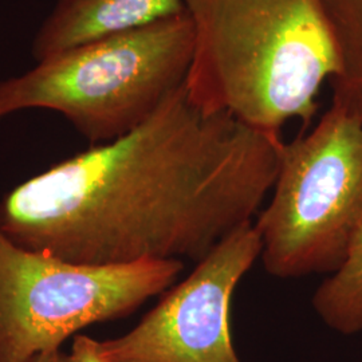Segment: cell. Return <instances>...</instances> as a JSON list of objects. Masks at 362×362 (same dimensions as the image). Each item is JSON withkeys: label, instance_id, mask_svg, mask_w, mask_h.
Returning a JSON list of instances; mask_svg holds the SVG:
<instances>
[{"label": "cell", "instance_id": "cell-7", "mask_svg": "<svg viewBox=\"0 0 362 362\" xmlns=\"http://www.w3.org/2000/svg\"><path fill=\"white\" fill-rule=\"evenodd\" d=\"M185 10V0H55L31 43L40 62L90 40L116 35Z\"/></svg>", "mask_w": 362, "mask_h": 362}, {"label": "cell", "instance_id": "cell-2", "mask_svg": "<svg viewBox=\"0 0 362 362\" xmlns=\"http://www.w3.org/2000/svg\"><path fill=\"white\" fill-rule=\"evenodd\" d=\"M185 10L194 52L184 88L197 107L281 137L290 119L310 125L339 70L318 0H185Z\"/></svg>", "mask_w": 362, "mask_h": 362}, {"label": "cell", "instance_id": "cell-10", "mask_svg": "<svg viewBox=\"0 0 362 362\" xmlns=\"http://www.w3.org/2000/svg\"><path fill=\"white\" fill-rule=\"evenodd\" d=\"M97 344L98 341L90 337L82 334L74 337L71 351L69 354V362H106L101 357Z\"/></svg>", "mask_w": 362, "mask_h": 362}, {"label": "cell", "instance_id": "cell-5", "mask_svg": "<svg viewBox=\"0 0 362 362\" xmlns=\"http://www.w3.org/2000/svg\"><path fill=\"white\" fill-rule=\"evenodd\" d=\"M182 269L181 260L74 263L0 231V362H28L88 326L129 315L175 285Z\"/></svg>", "mask_w": 362, "mask_h": 362}, {"label": "cell", "instance_id": "cell-11", "mask_svg": "<svg viewBox=\"0 0 362 362\" xmlns=\"http://www.w3.org/2000/svg\"><path fill=\"white\" fill-rule=\"evenodd\" d=\"M28 362H69V354L62 353L59 349L47 350L39 353Z\"/></svg>", "mask_w": 362, "mask_h": 362}, {"label": "cell", "instance_id": "cell-6", "mask_svg": "<svg viewBox=\"0 0 362 362\" xmlns=\"http://www.w3.org/2000/svg\"><path fill=\"white\" fill-rule=\"evenodd\" d=\"M262 254L254 221L227 235L124 336L98 341L106 362H242L231 337V305Z\"/></svg>", "mask_w": 362, "mask_h": 362}, {"label": "cell", "instance_id": "cell-8", "mask_svg": "<svg viewBox=\"0 0 362 362\" xmlns=\"http://www.w3.org/2000/svg\"><path fill=\"white\" fill-rule=\"evenodd\" d=\"M336 43L339 70L332 104L362 121V0H318Z\"/></svg>", "mask_w": 362, "mask_h": 362}, {"label": "cell", "instance_id": "cell-3", "mask_svg": "<svg viewBox=\"0 0 362 362\" xmlns=\"http://www.w3.org/2000/svg\"><path fill=\"white\" fill-rule=\"evenodd\" d=\"M194 52L187 10L148 26L90 40L0 81V119L57 112L91 145L141 125L185 83Z\"/></svg>", "mask_w": 362, "mask_h": 362}, {"label": "cell", "instance_id": "cell-9", "mask_svg": "<svg viewBox=\"0 0 362 362\" xmlns=\"http://www.w3.org/2000/svg\"><path fill=\"white\" fill-rule=\"evenodd\" d=\"M311 305L332 330L345 336L362 333V235L345 263L317 287Z\"/></svg>", "mask_w": 362, "mask_h": 362}, {"label": "cell", "instance_id": "cell-1", "mask_svg": "<svg viewBox=\"0 0 362 362\" xmlns=\"http://www.w3.org/2000/svg\"><path fill=\"white\" fill-rule=\"evenodd\" d=\"M282 144L202 110L182 85L129 133L13 188L0 202V231L74 263H196L255 220Z\"/></svg>", "mask_w": 362, "mask_h": 362}, {"label": "cell", "instance_id": "cell-4", "mask_svg": "<svg viewBox=\"0 0 362 362\" xmlns=\"http://www.w3.org/2000/svg\"><path fill=\"white\" fill-rule=\"evenodd\" d=\"M270 200L254 220L267 274L336 272L362 235V121L336 105L282 144Z\"/></svg>", "mask_w": 362, "mask_h": 362}]
</instances>
